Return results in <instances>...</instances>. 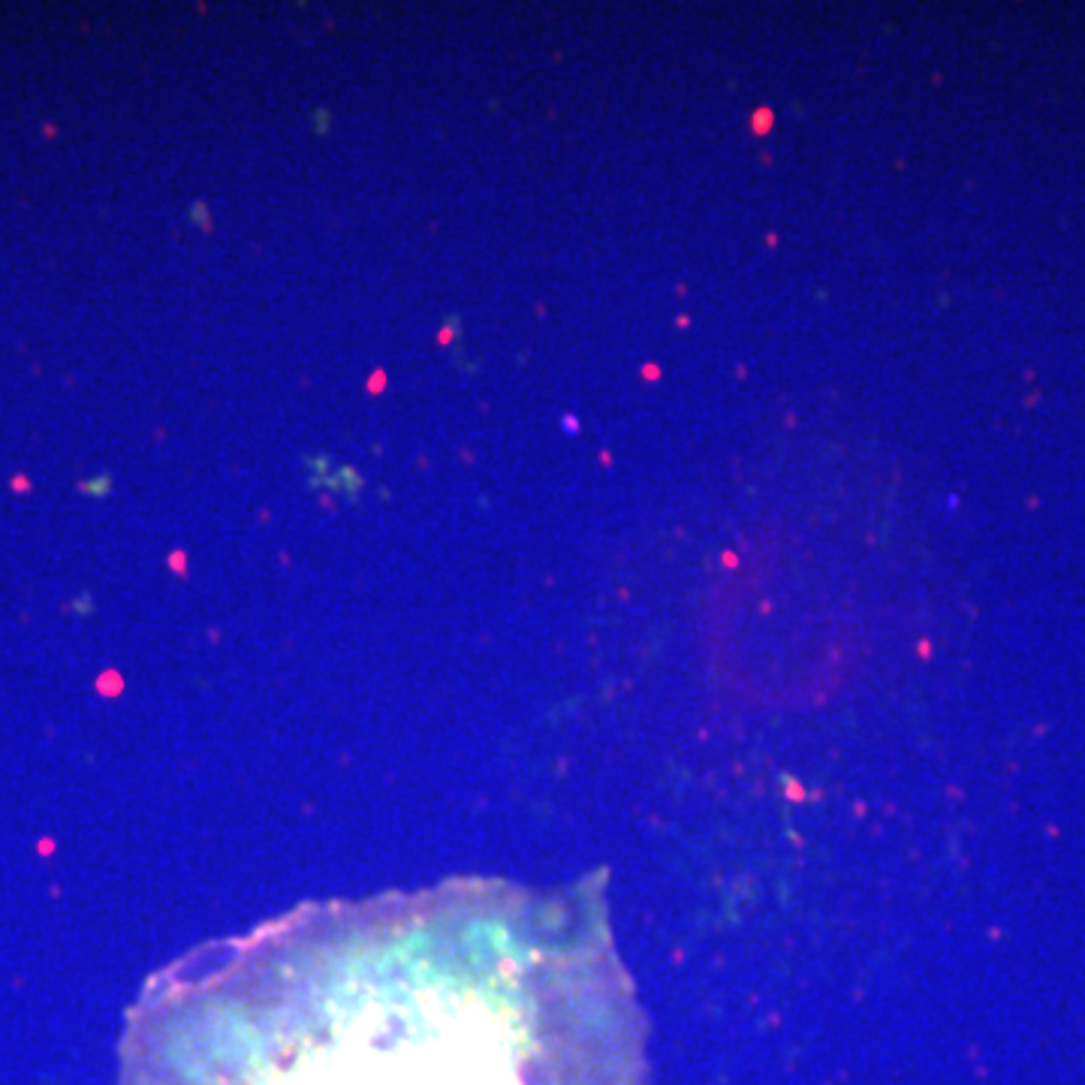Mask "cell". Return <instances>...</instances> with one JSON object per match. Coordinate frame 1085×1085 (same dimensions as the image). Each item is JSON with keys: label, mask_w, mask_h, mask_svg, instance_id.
Listing matches in <instances>:
<instances>
[{"label": "cell", "mask_w": 1085, "mask_h": 1085, "mask_svg": "<svg viewBox=\"0 0 1085 1085\" xmlns=\"http://www.w3.org/2000/svg\"><path fill=\"white\" fill-rule=\"evenodd\" d=\"M613 950L458 887L284 920L143 1013L131 1085H637Z\"/></svg>", "instance_id": "1"}]
</instances>
